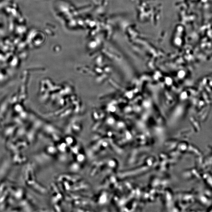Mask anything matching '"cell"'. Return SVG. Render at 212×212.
Listing matches in <instances>:
<instances>
[{
    "instance_id": "obj_1",
    "label": "cell",
    "mask_w": 212,
    "mask_h": 212,
    "mask_svg": "<svg viewBox=\"0 0 212 212\" xmlns=\"http://www.w3.org/2000/svg\"><path fill=\"white\" fill-rule=\"evenodd\" d=\"M167 82L168 84H170L171 83V80L169 78L167 79Z\"/></svg>"
}]
</instances>
